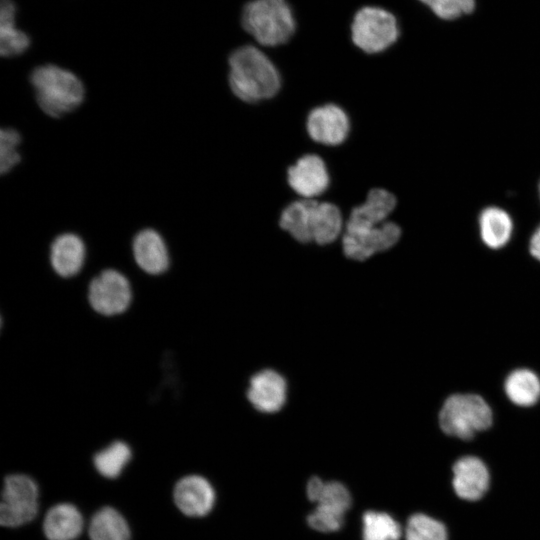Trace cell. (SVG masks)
<instances>
[{"mask_svg": "<svg viewBox=\"0 0 540 540\" xmlns=\"http://www.w3.org/2000/svg\"><path fill=\"white\" fill-rule=\"evenodd\" d=\"M132 451L129 445L117 440L93 455V466L106 479H117L130 462Z\"/></svg>", "mask_w": 540, "mask_h": 540, "instance_id": "25", "label": "cell"}, {"mask_svg": "<svg viewBox=\"0 0 540 540\" xmlns=\"http://www.w3.org/2000/svg\"><path fill=\"white\" fill-rule=\"evenodd\" d=\"M309 137L320 144H342L350 131V121L345 111L336 104H325L312 109L306 121Z\"/></svg>", "mask_w": 540, "mask_h": 540, "instance_id": "12", "label": "cell"}, {"mask_svg": "<svg viewBox=\"0 0 540 540\" xmlns=\"http://www.w3.org/2000/svg\"><path fill=\"white\" fill-rule=\"evenodd\" d=\"M493 412L479 395L456 393L449 396L439 412V426L448 436L470 440L491 427Z\"/></svg>", "mask_w": 540, "mask_h": 540, "instance_id": "4", "label": "cell"}, {"mask_svg": "<svg viewBox=\"0 0 540 540\" xmlns=\"http://www.w3.org/2000/svg\"><path fill=\"white\" fill-rule=\"evenodd\" d=\"M16 6L12 0H1L0 53L3 57L23 54L30 46L26 33L15 27Z\"/></svg>", "mask_w": 540, "mask_h": 540, "instance_id": "22", "label": "cell"}, {"mask_svg": "<svg viewBox=\"0 0 540 540\" xmlns=\"http://www.w3.org/2000/svg\"><path fill=\"white\" fill-rule=\"evenodd\" d=\"M247 398L251 405L259 412H278L286 403V380L275 370H262L251 377L247 390Z\"/></svg>", "mask_w": 540, "mask_h": 540, "instance_id": "14", "label": "cell"}, {"mask_svg": "<svg viewBox=\"0 0 540 540\" xmlns=\"http://www.w3.org/2000/svg\"><path fill=\"white\" fill-rule=\"evenodd\" d=\"M287 181L303 199H313L327 190L330 178L323 159L315 154H307L288 168Z\"/></svg>", "mask_w": 540, "mask_h": 540, "instance_id": "13", "label": "cell"}, {"mask_svg": "<svg viewBox=\"0 0 540 540\" xmlns=\"http://www.w3.org/2000/svg\"><path fill=\"white\" fill-rule=\"evenodd\" d=\"M37 482L24 473L8 474L3 479L0 525L14 529L32 522L39 512Z\"/></svg>", "mask_w": 540, "mask_h": 540, "instance_id": "6", "label": "cell"}, {"mask_svg": "<svg viewBox=\"0 0 540 540\" xmlns=\"http://www.w3.org/2000/svg\"><path fill=\"white\" fill-rule=\"evenodd\" d=\"M21 136L13 128H2L0 131V172H10L21 160L19 146Z\"/></svg>", "mask_w": 540, "mask_h": 540, "instance_id": "28", "label": "cell"}, {"mask_svg": "<svg viewBox=\"0 0 540 540\" xmlns=\"http://www.w3.org/2000/svg\"><path fill=\"white\" fill-rule=\"evenodd\" d=\"M344 515L315 508L307 515L306 523L314 531L320 533H334L342 529L345 524Z\"/></svg>", "mask_w": 540, "mask_h": 540, "instance_id": "29", "label": "cell"}, {"mask_svg": "<svg viewBox=\"0 0 540 540\" xmlns=\"http://www.w3.org/2000/svg\"><path fill=\"white\" fill-rule=\"evenodd\" d=\"M86 257V247L78 235L63 233L58 235L50 246V263L61 277L76 275L82 268Z\"/></svg>", "mask_w": 540, "mask_h": 540, "instance_id": "19", "label": "cell"}, {"mask_svg": "<svg viewBox=\"0 0 540 540\" xmlns=\"http://www.w3.org/2000/svg\"><path fill=\"white\" fill-rule=\"evenodd\" d=\"M404 528L390 513L366 510L361 517L362 540H400Z\"/></svg>", "mask_w": 540, "mask_h": 540, "instance_id": "24", "label": "cell"}, {"mask_svg": "<svg viewBox=\"0 0 540 540\" xmlns=\"http://www.w3.org/2000/svg\"><path fill=\"white\" fill-rule=\"evenodd\" d=\"M451 487L461 500L476 502L488 492L491 483L489 469L477 456L458 458L451 467Z\"/></svg>", "mask_w": 540, "mask_h": 540, "instance_id": "11", "label": "cell"}, {"mask_svg": "<svg viewBox=\"0 0 540 540\" xmlns=\"http://www.w3.org/2000/svg\"><path fill=\"white\" fill-rule=\"evenodd\" d=\"M529 251L536 260L540 261V225L535 229L530 238Z\"/></svg>", "mask_w": 540, "mask_h": 540, "instance_id": "30", "label": "cell"}, {"mask_svg": "<svg viewBox=\"0 0 540 540\" xmlns=\"http://www.w3.org/2000/svg\"><path fill=\"white\" fill-rule=\"evenodd\" d=\"M216 490L203 475L187 474L172 488V500L178 511L189 518H202L211 513L216 504Z\"/></svg>", "mask_w": 540, "mask_h": 540, "instance_id": "10", "label": "cell"}, {"mask_svg": "<svg viewBox=\"0 0 540 540\" xmlns=\"http://www.w3.org/2000/svg\"><path fill=\"white\" fill-rule=\"evenodd\" d=\"M84 517L70 502L52 505L42 521V532L47 540H76L83 532Z\"/></svg>", "mask_w": 540, "mask_h": 540, "instance_id": "16", "label": "cell"}, {"mask_svg": "<svg viewBox=\"0 0 540 540\" xmlns=\"http://www.w3.org/2000/svg\"><path fill=\"white\" fill-rule=\"evenodd\" d=\"M307 499L314 507L345 515L351 509L353 499L349 488L338 480H324L311 476L305 486Z\"/></svg>", "mask_w": 540, "mask_h": 540, "instance_id": "17", "label": "cell"}, {"mask_svg": "<svg viewBox=\"0 0 540 540\" xmlns=\"http://www.w3.org/2000/svg\"><path fill=\"white\" fill-rule=\"evenodd\" d=\"M351 36L355 46L363 52L380 53L397 42L400 25L397 17L389 10L366 6L354 15Z\"/></svg>", "mask_w": 540, "mask_h": 540, "instance_id": "7", "label": "cell"}, {"mask_svg": "<svg viewBox=\"0 0 540 540\" xmlns=\"http://www.w3.org/2000/svg\"><path fill=\"white\" fill-rule=\"evenodd\" d=\"M30 81L40 109L54 118L74 111L85 97L82 81L73 72L54 64L36 67Z\"/></svg>", "mask_w": 540, "mask_h": 540, "instance_id": "2", "label": "cell"}, {"mask_svg": "<svg viewBox=\"0 0 540 540\" xmlns=\"http://www.w3.org/2000/svg\"><path fill=\"white\" fill-rule=\"evenodd\" d=\"M396 204V197L391 192L383 188H373L368 192L366 200L351 210L345 226H378L386 221Z\"/></svg>", "mask_w": 540, "mask_h": 540, "instance_id": "18", "label": "cell"}, {"mask_svg": "<svg viewBox=\"0 0 540 540\" xmlns=\"http://www.w3.org/2000/svg\"><path fill=\"white\" fill-rule=\"evenodd\" d=\"M435 18L443 22H454L472 15L477 9V0H415Z\"/></svg>", "mask_w": 540, "mask_h": 540, "instance_id": "27", "label": "cell"}, {"mask_svg": "<svg viewBox=\"0 0 540 540\" xmlns=\"http://www.w3.org/2000/svg\"><path fill=\"white\" fill-rule=\"evenodd\" d=\"M479 230L483 243L491 249L504 247L511 239L513 221L499 207H487L479 216Z\"/></svg>", "mask_w": 540, "mask_h": 540, "instance_id": "21", "label": "cell"}, {"mask_svg": "<svg viewBox=\"0 0 540 540\" xmlns=\"http://www.w3.org/2000/svg\"><path fill=\"white\" fill-rule=\"evenodd\" d=\"M228 64L229 87L243 102L271 99L279 92L280 73L271 59L256 46L237 48L231 53Z\"/></svg>", "mask_w": 540, "mask_h": 540, "instance_id": "1", "label": "cell"}, {"mask_svg": "<svg viewBox=\"0 0 540 540\" xmlns=\"http://www.w3.org/2000/svg\"><path fill=\"white\" fill-rule=\"evenodd\" d=\"M90 540H131V528L115 507L103 506L91 516L87 528Z\"/></svg>", "mask_w": 540, "mask_h": 540, "instance_id": "20", "label": "cell"}, {"mask_svg": "<svg viewBox=\"0 0 540 540\" xmlns=\"http://www.w3.org/2000/svg\"><path fill=\"white\" fill-rule=\"evenodd\" d=\"M400 236L401 228L391 221L373 227L345 226L342 248L349 259L365 261L378 252L392 248Z\"/></svg>", "mask_w": 540, "mask_h": 540, "instance_id": "8", "label": "cell"}, {"mask_svg": "<svg viewBox=\"0 0 540 540\" xmlns=\"http://www.w3.org/2000/svg\"><path fill=\"white\" fill-rule=\"evenodd\" d=\"M244 30L262 46L286 43L294 34L296 22L286 0H251L242 10Z\"/></svg>", "mask_w": 540, "mask_h": 540, "instance_id": "3", "label": "cell"}, {"mask_svg": "<svg viewBox=\"0 0 540 540\" xmlns=\"http://www.w3.org/2000/svg\"><path fill=\"white\" fill-rule=\"evenodd\" d=\"M132 254L137 265L146 273L158 275L169 267V253L163 237L156 230L139 231L132 241Z\"/></svg>", "mask_w": 540, "mask_h": 540, "instance_id": "15", "label": "cell"}, {"mask_svg": "<svg viewBox=\"0 0 540 540\" xmlns=\"http://www.w3.org/2000/svg\"><path fill=\"white\" fill-rule=\"evenodd\" d=\"M504 391L513 404L533 406L540 399V378L527 368L513 370L505 379Z\"/></svg>", "mask_w": 540, "mask_h": 540, "instance_id": "23", "label": "cell"}, {"mask_svg": "<svg viewBox=\"0 0 540 540\" xmlns=\"http://www.w3.org/2000/svg\"><path fill=\"white\" fill-rule=\"evenodd\" d=\"M539 196H540V183H539Z\"/></svg>", "mask_w": 540, "mask_h": 540, "instance_id": "31", "label": "cell"}, {"mask_svg": "<svg viewBox=\"0 0 540 540\" xmlns=\"http://www.w3.org/2000/svg\"><path fill=\"white\" fill-rule=\"evenodd\" d=\"M403 537L404 540H449V532L439 519L416 512L408 517Z\"/></svg>", "mask_w": 540, "mask_h": 540, "instance_id": "26", "label": "cell"}, {"mask_svg": "<svg viewBox=\"0 0 540 540\" xmlns=\"http://www.w3.org/2000/svg\"><path fill=\"white\" fill-rule=\"evenodd\" d=\"M132 299L128 279L114 269L103 270L89 285L88 300L99 314L113 316L127 310Z\"/></svg>", "mask_w": 540, "mask_h": 540, "instance_id": "9", "label": "cell"}, {"mask_svg": "<svg viewBox=\"0 0 540 540\" xmlns=\"http://www.w3.org/2000/svg\"><path fill=\"white\" fill-rule=\"evenodd\" d=\"M293 228L298 242L327 245L341 234L343 218L333 203L302 199L293 216Z\"/></svg>", "mask_w": 540, "mask_h": 540, "instance_id": "5", "label": "cell"}]
</instances>
